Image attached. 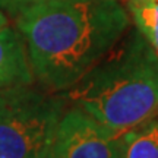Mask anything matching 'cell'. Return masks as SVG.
<instances>
[{
  "instance_id": "3",
  "label": "cell",
  "mask_w": 158,
  "mask_h": 158,
  "mask_svg": "<svg viewBox=\"0 0 158 158\" xmlns=\"http://www.w3.org/2000/svg\"><path fill=\"white\" fill-rule=\"evenodd\" d=\"M69 102L41 85L0 91V158H47Z\"/></svg>"
},
{
  "instance_id": "7",
  "label": "cell",
  "mask_w": 158,
  "mask_h": 158,
  "mask_svg": "<svg viewBox=\"0 0 158 158\" xmlns=\"http://www.w3.org/2000/svg\"><path fill=\"white\" fill-rule=\"evenodd\" d=\"M126 9L158 56V0H127Z\"/></svg>"
},
{
  "instance_id": "6",
  "label": "cell",
  "mask_w": 158,
  "mask_h": 158,
  "mask_svg": "<svg viewBox=\"0 0 158 158\" xmlns=\"http://www.w3.org/2000/svg\"><path fill=\"white\" fill-rule=\"evenodd\" d=\"M120 158H158V110L123 133Z\"/></svg>"
},
{
  "instance_id": "4",
  "label": "cell",
  "mask_w": 158,
  "mask_h": 158,
  "mask_svg": "<svg viewBox=\"0 0 158 158\" xmlns=\"http://www.w3.org/2000/svg\"><path fill=\"white\" fill-rule=\"evenodd\" d=\"M123 133L108 129L79 107L64 110L47 158H120Z\"/></svg>"
},
{
  "instance_id": "1",
  "label": "cell",
  "mask_w": 158,
  "mask_h": 158,
  "mask_svg": "<svg viewBox=\"0 0 158 158\" xmlns=\"http://www.w3.org/2000/svg\"><path fill=\"white\" fill-rule=\"evenodd\" d=\"M35 82L64 92L130 28L120 0H38L13 15Z\"/></svg>"
},
{
  "instance_id": "2",
  "label": "cell",
  "mask_w": 158,
  "mask_h": 158,
  "mask_svg": "<svg viewBox=\"0 0 158 158\" xmlns=\"http://www.w3.org/2000/svg\"><path fill=\"white\" fill-rule=\"evenodd\" d=\"M108 129L124 133L158 110V56L136 28L63 92Z\"/></svg>"
},
{
  "instance_id": "9",
  "label": "cell",
  "mask_w": 158,
  "mask_h": 158,
  "mask_svg": "<svg viewBox=\"0 0 158 158\" xmlns=\"http://www.w3.org/2000/svg\"><path fill=\"white\" fill-rule=\"evenodd\" d=\"M6 25H9V18H7V15H6L5 12L0 9V29L5 28Z\"/></svg>"
},
{
  "instance_id": "5",
  "label": "cell",
  "mask_w": 158,
  "mask_h": 158,
  "mask_svg": "<svg viewBox=\"0 0 158 158\" xmlns=\"http://www.w3.org/2000/svg\"><path fill=\"white\" fill-rule=\"evenodd\" d=\"M27 45L16 27L0 29V91L34 84Z\"/></svg>"
},
{
  "instance_id": "8",
  "label": "cell",
  "mask_w": 158,
  "mask_h": 158,
  "mask_svg": "<svg viewBox=\"0 0 158 158\" xmlns=\"http://www.w3.org/2000/svg\"><path fill=\"white\" fill-rule=\"evenodd\" d=\"M35 2H38V0H0V7H2V10L6 12L12 18L25 6L35 3Z\"/></svg>"
}]
</instances>
